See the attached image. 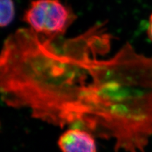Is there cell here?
<instances>
[{
	"label": "cell",
	"mask_w": 152,
	"mask_h": 152,
	"mask_svg": "<svg viewBox=\"0 0 152 152\" xmlns=\"http://www.w3.org/2000/svg\"><path fill=\"white\" fill-rule=\"evenodd\" d=\"M15 7L12 1L0 0V28L6 27L13 21Z\"/></svg>",
	"instance_id": "cell-4"
},
{
	"label": "cell",
	"mask_w": 152,
	"mask_h": 152,
	"mask_svg": "<svg viewBox=\"0 0 152 152\" xmlns=\"http://www.w3.org/2000/svg\"><path fill=\"white\" fill-rule=\"evenodd\" d=\"M147 35L150 39V40L152 42V14L150 16L149 20V25H148L147 28Z\"/></svg>",
	"instance_id": "cell-5"
},
{
	"label": "cell",
	"mask_w": 152,
	"mask_h": 152,
	"mask_svg": "<svg viewBox=\"0 0 152 152\" xmlns=\"http://www.w3.org/2000/svg\"><path fill=\"white\" fill-rule=\"evenodd\" d=\"M97 23L74 37L21 28L0 50V99L34 118L113 140L115 152H145L152 137V56Z\"/></svg>",
	"instance_id": "cell-1"
},
{
	"label": "cell",
	"mask_w": 152,
	"mask_h": 152,
	"mask_svg": "<svg viewBox=\"0 0 152 152\" xmlns=\"http://www.w3.org/2000/svg\"><path fill=\"white\" fill-rule=\"evenodd\" d=\"M61 152H97L95 137L87 131L69 128L58 140Z\"/></svg>",
	"instance_id": "cell-3"
},
{
	"label": "cell",
	"mask_w": 152,
	"mask_h": 152,
	"mask_svg": "<svg viewBox=\"0 0 152 152\" xmlns=\"http://www.w3.org/2000/svg\"><path fill=\"white\" fill-rule=\"evenodd\" d=\"M75 18L71 7L58 1H33L23 16L30 29L47 37H62Z\"/></svg>",
	"instance_id": "cell-2"
}]
</instances>
